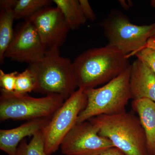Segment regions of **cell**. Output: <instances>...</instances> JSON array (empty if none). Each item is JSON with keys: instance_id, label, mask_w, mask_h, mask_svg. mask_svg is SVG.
Segmentation results:
<instances>
[{"instance_id": "8fae6325", "label": "cell", "mask_w": 155, "mask_h": 155, "mask_svg": "<svg viewBox=\"0 0 155 155\" xmlns=\"http://www.w3.org/2000/svg\"><path fill=\"white\" fill-rule=\"evenodd\" d=\"M129 86L133 100L148 99L155 102V73L137 58L130 64Z\"/></svg>"}, {"instance_id": "ac0fdd59", "label": "cell", "mask_w": 155, "mask_h": 155, "mask_svg": "<svg viewBox=\"0 0 155 155\" xmlns=\"http://www.w3.org/2000/svg\"><path fill=\"white\" fill-rule=\"evenodd\" d=\"M35 85V79L33 74L27 68L17 75L14 92L19 94H27L28 93L34 91Z\"/></svg>"}, {"instance_id": "ba28073f", "label": "cell", "mask_w": 155, "mask_h": 155, "mask_svg": "<svg viewBox=\"0 0 155 155\" xmlns=\"http://www.w3.org/2000/svg\"><path fill=\"white\" fill-rule=\"evenodd\" d=\"M99 128L90 120L77 123L64 139L60 148L65 155H100L114 147L99 134Z\"/></svg>"}, {"instance_id": "5b68a950", "label": "cell", "mask_w": 155, "mask_h": 155, "mask_svg": "<svg viewBox=\"0 0 155 155\" xmlns=\"http://www.w3.org/2000/svg\"><path fill=\"white\" fill-rule=\"evenodd\" d=\"M65 100L58 94L34 97L27 94L6 92L1 90L0 120L30 121L51 118Z\"/></svg>"}, {"instance_id": "3957f363", "label": "cell", "mask_w": 155, "mask_h": 155, "mask_svg": "<svg viewBox=\"0 0 155 155\" xmlns=\"http://www.w3.org/2000/svg\"><path fill=\"white\" fill-rule=\"evenodd\" d=\"M99 128V134L112 142L125 155H149L144 130L138 117L125 112L101 115L89 119Z\"/></svg>"}, {"instance_id": "9a60e30c", "label": "cell", "mask_w": 155, "mask_h": 155, "mask_svg": "<svg viewBox=\"0 0 155 155\" xmlns=\"http://www.w3.org/2000/svg\"><path fill=\"white\" fill-rule=\"evenodd\" d=\"M0 10V62L2 64L6 50L14 37L13 24L15 17L14 9Z\"/></svg>"}, {"instance_id": "2e32d148", "label": "cell", "mask_w": 155, "mask_h": 155, "mask_svg": "<svg viewBox=\"0 0 155 155\" xmlns=\"http://www.w3.org/2000/svg\"><path fill=\"white\" fill-rule=\"evenodd\" d=\"M52 2L51 0H18L14 9L15 19H28Z\"/></svg>"}, {"instance_id": "277c9868", "label": "cell", "mask_w": 155, "mask_h": 155, "mask_svg": "<svg viewBox=\"0 0 155 155\" xmlns=\"http://www.w3.org/2000/svg\"><path fill=\"white\" fill-rule=\"evenodd\" d=\"M130 66L103 86L84 90L87 102L78 116L77 123L101 115L126 112V106L132 99L129 86Z\"/></svg>"}, {"instance_id": "44dd1931", "label": "cell", "mask_w": 155, "mask_h": 155, "mask_svg": "<svg viewBox=\"0 0 155 155\" xmlns=\"http://www.w3.org/2000/svg\"><path fill=\"white\" fill-rule=\"evenodd\" d=\"M79 2L81 10L86 19L91 21L95 20L96 16L88 1L87 0H79Z\"/></svg>"}, {"instance_id": "ffe728a7", "label": "cell", "mask_w": 155, "mask_h": 155, "mask_svg": "<svg viewBox=\"0 0 155 155\" xmlns=\"http://www.w3.org/2000/svg\"><path fill=\"white\" fill-rule=\"evenodd\" d=\"M18 74L17 71L6 73L2 70L0 69L1 90L6 92H14Z\"/></svg>"}, {"instance_id": "6da1fadb", "label": "cell", "mask_w": 155, "mask_h": 155, "mask_svg": "<svg viewBox=\"0 0 155 155\" xmlns=\"http://www.w3.org/2000/svg\"><path fill=\"white\" fill-rule=\"evenodd\" d=\"M130 65L122 52L107 45L87 50L72 62L75 83L84 90L106 84Z\"/></svg>"}, {"instance_id": "7c38bea8", "label": "cell", "mask_w": 155, "mask_h": 155, "mask_svg": "<svg viewBox=\"0 0 155 155\" xmlns=\"http://www.w3.org/2000/svg\"><path fill=\"white\" fill-rule=\"evenodd\" d=\"M51 118L34 119L12 129H1L0 149L8 155H17V149L20 143L26 137L33 136L43 129Z\"/></svg>"}, {"instance_id": "cb8c5ba5", "label": "cell", "mask_w": 155, "mask_h": 155, "mask_svg": "<svg viewBox=\"0 0 155 155\" xmlns=\"http://www.w3.org/2000/svg\"><path fill=\"white\" fill-rule=\"evenodd\" d=\"M154 23V27L153 29L152 32L151 37L155 36V22Z\"/></svg>"}, {"instance_id": "e0dca14e", "label": "cell", "mask_w": 155, "mask_h": 155, "mask_svg": "<svg viewBox=\"0 0 155 155\" xmlns=\"http://www.w3.org/2000/svg\"><path fill=\"white\" fill-rule=\"evenodd\" d=\"M17 155H48L45 151V137L42 129L32 136L29 143L25 139L19 143Z\"/></svg>"}, {"instance_id": "9c48e42d", "label": "cell", "mask_w": 155, "mask_h": 155, "mask_svg": "<svg viewBox=\"0 0 155 155\" xmlns=\"http://www.w3.org/2000/svg\"><path fill=\"white\" fill-rule=\"evenodd\" d=\"M37 31L47 50L58 49L64 44L70 28L58 7H47L25 19Z\"/></svg>"}, {"instance_id": "7402d4cb", "label": "cell", "mask_w": 155, "mask_h": 155, "mask_svg": "<svg viewBox=\"0 0 155 155\" xmlns=\"http://www.w3.org/2000/svg\"><path fill=\"white\" fill-rule=\"evenodd\" d=\"M18 0H1L0 1V10L1 9H14Z\"/></svg>"}, {"instance_id": "d6986e66", "label": "cell", "mask_w": 155, "mask_h": 155, "mask_svg": "<svg viewBox=\"0 0 155 155\" xmlns=\"http://www.w3.org/2000/svg\"><path fill=\"white\" fill-rule=\"evenodd\" d=\"M155 73V36L150 37L146 44L135 55Z\"/></svg>"}, {"instance_id": "5bb4252c", "label": "cell", "mask_w": 155, "mask_h": 155, "mask_svg": "<svg viewBox=\"0 0 155 155\" xmlns=\"http://www.w3.org/2000/svg\"><path fill=\"white\" fill-rule=\"evenodd\" d=\"M62 12L70 29L75 30L86 23L84 17L78 0H53Z\"/></svg>"}, {"instance_id": "30bf717a", "label": "cell", "mask_w": 155, "mask_h": 155, "mask_svg": "<svg viewBox=\"0 0 155 155\" xmlns=\"http://www.w3.org/2000/svg\"><path fill=\"white\" fill-rule=\"evenodd\" d=\"M47 49L37 31L27 19L22 23L6 50L4 58L31 64L42 59Z\"/></svg>"}, {"instance_id": "52a82bcc", "label": "cell", "mask_w": 155, "mask_h": 155, "mask_svg": "<svg viewBox=\"0 0 155 155\" xmlns=\"http://www.w3.org/2000/svg\"><path fill=\"white\" fill-rule=\"evenodd\" d=\"M84 90L78 88L58 109L42 129L45 151L51 155L56 152L69 131L77 123L78 118L87 104Z\"/></svg>"}, {"instance_id": "8992f818", "label": "cell", "mask_w": 155, "mask_h": 155, "mask_svg": "<svg viewBox=\"0 0 155 155\" xmlns=\"http://www.w3.org/2000/svg\"><path fill=\"white\" fill-rule=\"evenodd\" d=\"M99 25L104 29L107 45L119 50L128 58L145 45L154 27V23L134 25L127 16L116 10L111 11Z\"/></svg>"}, {"instance_id": "7a4b0ae2", "label": "cell", "mask_w": 155, "mask_h": 155, "mask_svg": "<svg viewBox=\"0 0 155 155\" xmlns=\"http://www.w3.org/2000/svg\"><path fill=\"white\" fill-rule=\"evenodd\" d=\"M27 69L35 79L34 92L46 95L58 94L66 100L78 87L72 62L60 55L59 50H47L42 59L29 64Z\"/></svg>"}, {"instance_id": "4fadbf2b", "label": "cell", "mask_w": 155, "mask_h": 155, "mask_svg": "<svg viewBox=\"0 0 155 155\" xmlns=\"http://www.w3.org/2000/svg\"><path fill=\"white\" fill-rule=\"evenodd\" d=\"M132 107L144 130L149 154L155 155V102L148 99L133 100Z\"/></svg>"}, {"instance_id": "603a6c76", "label": "cell", "mask_w": 155, "mask_h": 155, "mask_svg": "<svg viewBox=\"0 0 155 155\" xmlns=\"http://www.w3.org/2000/svg\"><path fill=\"white\" fill-rule=\"evenodd\" d=\"M100 155H125L119 149L113 147L102 153Z\"/></svg>"}]
</instances>
